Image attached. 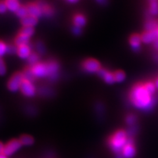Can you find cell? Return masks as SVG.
<instances>
[{"instance_id": "cell-1", "label": "cell", "mask_w": 158, "mask_h": 158, "mask_svg": "<svg viewBox=\"0 0 158 158\" xmlns=\"http://www.w3.org/2000/svg\"><path fill=\"white\" fill-rule=\"evenodd\" d=\"M130 100L132 104L140 110H149L154 105V99L144 85L138 84L131 91Z\"/></svg>"}, {"instance_id": "cell-2", "label": "cell", "mask_w": 158, "mask_h": 158, "mask_svg": "<svg viewBox=\"0 0 158 158\" xmlns=\"http://www.w3.org/2000/svg\"><path fill=\"white\" fill-rule=\"evenodd\" d=\"M128 137L124 130H118L109 138L108 144L111 150L117 154H121L123 148L127 144Z\"/></svg>"}, {"instance_id": "cell-3", "label": "cell", "mask_w": 158, "mask_h": 158, "mask_svg": "<svg viewBox=\"0 0 158 158\" xmlns=\"http://www.w3.org/2000/svg\"><path fill=\"white\" fill-rule=\"evenodd\" d=\"M24 81V78L23 73H17L12 76L9 79L7 84V87L9 90L11 92H17L19 89H21V86L23 82Z\"/></svg>"}, {"instance_id": "cell-4", "label": "cell", "mask_w": 158, "mask_h": 158, "mask_svg": "<svg viewBox=\"0 0 158 158\" xmlns=\"http://www.w3.org/2000/svg\"><path fill=\"white\" fill-rule=\"evenodd\" d=\"M31 69L35 77L42 78L50 76L48 63H38L36 65L32 67Z\"/></svg>"}, {"instance_id": "cell-5", "label": "cell", "mask_w": 158, "mask_h": 158, "mask_svg": "<svg viewBox=\"0 0 158 158\" xmlns=\"http://www.w3.org/2000/svg\"><path fill=\"white\" fill-rule=\"evenodd\" d=\"M22 144L20 142L19 140L17 139H13L10 140L9 142L5 145L3 155L6 156H11L15 153H16L18 150H20V148H21Z\"/></svg>"}, {"instance_id": "cell-6", "label": "cell", "mask_w": 158, "mask_h": 158, "mask_svg": "<svg viewBox=\"0 0 158 158\" xmlns=\"http://www.w3.org/2000/svg\"><path fill=\"white\" fill-rule=\"evenodd\" d=\"M82 67L86 72L90 73H98L102 69L100 63L94 59H86L84 61Z\"/></svg>"}, {"instance_id": "cell-7", "label": "cell", "mask_w": 158, "mask_h": 158, "mask_svg": "<svg viewBox=\"0 0 158 158\" xmlns=\"http://www.w3.org/2000/svg\"><path fill=\"white\" fill-rule=\"evenodd\" d=\"M121 154L125 158H132L136 155V148L131 137L128 138L127 144L123 148Z\"/></svg>"}, {"instance_id": "cell-8", "label": "cell", "mask_w": 158, "mask_h": 158, "mask_svg": "<svg viewBox=\"0 0 158 158\" xmlns=\"http://www.w3.org/2000/svg\"><path fill=\"white\" fill-rule=\"evenodd\" d=\"M20 90L24 96L27 97H32L36 94V88L33 85L32 82L25 80H24L23 82Z\"/></svg>"}, {"instance_id": "cell-9", "label": "cell", "mask_w": 158, "mask_h": 158, "mask_svg": "<svg viewBox=\"0 0 158 158\" xmlns=\"http://www.w3.org/2000/svg\"><path fill=\"white\" fill-rule=\"evenodd\" d=\"M27 8L29 15H31L37 19L41 17L43 14L41 7L36 3H30L27 6Z\"/></svg>"}, {"instance_id": "cell-10", "label": "cell", "mask_w": 158, "mask_h": 158, "mask_svg": "<svg viewBox=\"0 0 158 158\" xmlns=\"http://www.w3.org/2000/svg\"><path fill=\"white\" fill-rule=\"evenodd\" d=\"M157 38V31H146L141 35L142 42L144 44H150L154 42Z\"/></svg>"}, {"instance_id": "cell-11", "label": "cell", "mask_w": 158, "mask_h": 158, "mask_svg": "<svg viewBox=\"0 0 158 158\" xmlns=\"http://www.w3.org/2000/svg\"><path fill=\"white\" fill-rule=\"evenodd\" d=\"M98 75L101 78H102L104 81L107 84H113L115 82L114 73H112L110 71H108L106 69H101L100 71L98 72Z\"/></svg>"}, {"instance_id": "cell-12", "label": "cell", "mask_w": 158, "mask_h": 158, "mask_svg": "<svg viewBox=\"0 0 158 158\" xmlns=\"http://www.w3.org/2000/svg\"><path fill=\"white\" fill-rule=\"evenodd\" d=\"M129 42L132 48L134 49L135 52H138L140 48V44L142 42L141 36L139 34H133L130 38Z\"/></svg>"}, {"instance_id": "cell-13", "label": "cell", "mask_w": 158, "mask_h": 158, "mask_svg": "<svg viewBox=\"0 0 158 158\" xmlns=\"http://www.w3.org/2000/svg\"><path fill=\"white\" fill-rule=\"evenodd\" d=\"M17 53L19 57L21 59H28L32 53L31 49L28 45L18 47Z\"/></svg>"}, {"instance_id": "cell-14", "label": "cell", "mask_w": 158, "mask_h": 158, "mask_svg": "<svg viewBox=\"0 0 158 158\" xmlns=\"http://www.w3.org/2000/svg\"><path fill=\"white\" fill-rule=\"evenodd\" d=\"M38 23V19L28 15L27 16L21 19V24L23 27H34Z\"/></svg>"}, {"instance_id": "cell-15", "label": "cell", "mask_w": 158, "mask_h": 158, "mask_svg": "<svg viewBox=\"0 0 158 158\" xmlns=\"http://www.w3.org/2000/svg\"><path fill=\"white\" fill-rule=\"evenodd\" d=\"M30 42V37L24 35L21 33H19L17 37L15 39V43L17 47H21L23 46L28 45Z\"/></svg>"}, {"instance_id": "cell-16", "label": "cell", "mask_w": 158, "mask_h": 158, "mask_svg": "<svg viewBox=\"0 0 158 158\" xmlns=\"http://www.w3.org/2000/svg\"><path fill=\"white\" fill-rule=\"evenodd\" d=\"M73 23L75 27L82 28L86 24V19L82 15L77 14L73 18Z\"/></svg>"}, {"instance_id": "cell-17", "label": "cell", "mask_w": 158, "mask_h": 158, "mask_svg": "<svg viewBox=\"0 0 158 158\" xmlns=\"http://www.w3.org/2000/svg\"><path fill=\"white\" fill-rule=\"evenodd\" d=\"M9 11L15 13L21 6L18 0H6L5 1Z\"/></svg>"}, {"instance_id": "cell-18", "label": "cell", "mask_w": 158, "mask_h": 158, "mask_svg": "<svg viewBox=\"0 0 158 158\" xmlns=\"http://www.w3.org/2000/svg\"><path fill=\"white\" fill-rule=\"evenodd\" d=\"M19 141L21 143L22 146H31L34 144V140L32 136L28 135H23L19 138Z\"/></svg>"}, {"instance_id": "cell-19", "label": "cell", "mask_w": 158, "mask_h": 158, "mask_svg": "<svg viewBox=\"0 0 158 158\" xmlns=\"http://www.w3.org/2000/svg\"><path fill=\"white\" fill-rule=\"evenodd\" d=\"M23 75L24 80L29 81L31 82H32L34 81V79H35V78H36L35 76L34 75L31 68L26 69L24 71V72L23 73Z\"/></svg>"}, {"instance_id": "cell-20", "label": "cell", "mask_w": 158, "mask_h": 158, "mask_svg": "<svg viewBox=\"0 0 158 158\" xmlns=\"http://www.w3.org/2000/svg\"><path fill=\"white\" fill-rule=\"evenodd\" d=\"M15 14L18 17L21 19H23L24 17H25L26 16H27L28 14L27 6H20V7L18 9L17 11L15 12Z\"/></svg>"}, {"instance_id": "cell-21", "label": "cell", "mask_w": 158, "mask_h": 158, "mask_svg": "<svg viewBox=\"0 0 158 158\" xmlns=\"http://www.w3.org/2000/svg\"><path fill=\"white\" fill-rule=\"evenodd\" d=\"M20 33L31 38L34 34V28L31 27H23L21 28Z\"/></svg>"}, {"instance_id": "cell-22", "label": "cell", "mask_w": 158, "mask_h": 158, "mask_svg": "<svg viewBox=\"0 0 158 158\" xmlns=\"http://www.w3.org/2000/svg\"><path fill=\"white\" fill-rule=\"evenodd\" d=\"M150 13L152 15H158V1L150 2Z\"/></svg>"}, {"instance_id": "cell-23", "label": "cell", "mask_w": 158, "mask_h": 158, "mask_svg": "<svg viewBox=\"0 0 158 158\" xmlns=\"http://www.w3.org/2000/svg\"><path fill=\"white\" fill-rule=\"evenodd\" d=\"M38 60H39V57L38 56V54L35 53H32L31 54V56H30L28 58V62L30 65H32V67L38 63Z\"/></svg>"}, {"instance_id": "cell-24", "label": "cell", "mask_w": 158, "mask_h": 158, "mask_svg": "<svg viewBox=\"0 0 158 158\" xmlns=\"http://www.w3.org/2000/svg\"><path fill=\"white\" fill-rule=\"evenodd\" d=\"M114 77L115 81L117 82H121L125 81L126 78L125 73L122 71H117L115 73H114Z\"/></svg>"}, {"instance_id": "cell-25", "label": "cell", "mask_w": 158, "mask_h": 158, "mask_svg": "<svg viewBox=\"0 0 158 158\" xmlns=\"http://www.w3.org/2000/svg\"><path fill=\"white\" fill-rule=\"evenodd\" d=\"M146 31H157L158 25L157 23L154 21H149L146 24Z\"/></svg>"}, {"instance_id": "cell-26", "label": "cell", "mask_w": 158, "mask_h": 158, "mask_svg": "<svg viewBox=\"0 0 158 158\" xmlns=\"http://www.w3.org/2000/svg\"><path fill=\"white\" fill-rule=\"evenodd\" d=\"M144 87L146 88V90L149 92L150 94L152 96L156 92V86L154 83H152L151 82H148L144 84Z\"/></svg>"}, {"instance_id": "cell-27", "label": "cell", "mask_w": 158, "mask_h": 158, "mask_svg": "<svg viewBox=\"0 0 158 158\" xmlns=\"http://www.w3.org/2000/svg\"><path fill=\"white\" fill-rule=\"evenodd\" d=\"M6 73V65L3 59L0 57V75H4Z\"/></svg>"}, {"instance_id": "cell-28", "label": "cell", "mask_w": 158, "mask_h": 158, "mask_svg": "<svg viewBox=\"0 0 158 158\" xmlns=\"http://www.w3.org/2000/svg\"><path fill=\"white\" fill-rule=\"evenodd\" d=\"M136 121V116L133 115H130L127 117L126 118V122L128 125H134Z\"/></svg>"}, {"instance_id": "cell-29", "label": "cell", "mask_w": 158, "mask_h": 158, "mask_svg": "<svg viewBox=\"0 0 158 158\" xmlns=\"http://www.w3.org/2000/svg\"><path fill=\"white\" fill-rule=\"evenodd\" d=\"M7 46L3 42L0 41V57H2L7 53Z\"/></svg>"}, {"instance_id": "cell-30", "label": "cell", "mask_w": 158, "mask_h": 158, "mask_svg": "<svg viewBox=\"0 0 158 158\" xmlns=\"http://www.w3.org/2000/svg\"><path fill=\"white\" fill-rule=\"evenodd\" d=\"M17 52V48L13 45H9L7 48V53L9 54H14Z\"/></svg>"}, {"instance_id": "cell-31", "label": "cell", "mask_w": 158, "mask_h": 158, "mask_svg": "<svg viewBox=\"0 0 158 158\" xmlns=\"http://www.w3.org/2000/svg\"><path fill=\"white\" fill-rule=\"evenodd\" d=\"M7 10V7L6 4V2L0 1V13H5Z\"/></svg>"}, {"instance_id": "cell-32", "label": "cell", "mask_w": 158, "mask_h": 158, "mask_svg": "<svg viewBox=\"0 0 158 158\" xmlns=\"http://www.w3.org/2000/svg\"><path fill=\"white\" fill-rule=\"evenodd\" d=\"M73 31L74 34H76V35H80L82 32V30H81V28L74 27V28L73 29Z\"/></svg>"}, {"instance_id": "cell-33", "label": "cell", "mask_w": 158, "mask_h": 158, "mask_svg": "<svg viewBox=\"0 0 158 158\" xmlns=\"http://www.w3.org/2000/svg\"><path fill=\"white\" fill-rule=\"evenodd\" d=\"M4 148H5V145L2 142H0V155L3 154Z\"/></svg>"}, {"instance_id": "cell-34", "label": "cell", "mask_w": 158, "mask_h": 158, "mask_svg": "<svg viewBox=\"0 0 158 158\" xmlns=\"http://www.w3.org/2000/svg\"><path fill=\"white\" fill-rule=\"evenodd\" d=\"M96 2H97L98 3H100V4L104 5V4H106V2H107V0H96Z\"/></svg>"}, {"instance_id": "cell-35", "label": "cell", "mask_w": 158, "mask_h": 158, "mask_svg": "<svg viewBox=\"0 0 158 158\" xmlns=\"http://www.w3.org/2000/svg\"><path fill=\"white\" fill-rule=\"evenodd\" d=\"M154 46L156 48L158 49V39H157L154 42Z\"/></svg>"}, {"instance_id": "cell-36", "label": "cell", "mask_w": 158, "mask_h": 158, "mask_svg": "<svg viewBox=\"0 0 158 158\" xmlns=\"http://www.w3.org/2000/svg\"><path fill=\"white\" fill-rule=\"evenodd\" d=\"M67 1H68L69 2L71 3H75L77 2L78 1V0H67Z\"/></svg>"}, {"instance_id": "cell-37", "label": "cell", "mask_w": 158, "mask_h": 158, "mask_svg": "<svg viewBox=\"0 0 158 158\" xmlns=\"http://www.w3.org/2000/svg\"><path fill=\"white\" fill-rule=\"evenodd\" d=\"M154 85H155V86H156V88L158 89V79H157L156 81L155 82V84H154Z\"/></svg>"}, {"instance_id": "cell-38", "label": "cell", "mask_w": 158, "mask_h": 158, "mask_svg": "<svg viewBox=\"0 0 158 158\" xmlns=\"http://www.w3.org/2000/svg\"><path fill=\"white\" fill-rule=\"evenodd\" d=\"M0 158H7V156H6L5 155L2 154V155H0Z\"/></svg>"}, {"instance_id": "cell-39", "label": "cell", "mask_w": 158, "mask_h": 158, "mask_svg": "<svg viewBox=\"0 0 158 158\" xmlns=\"http://www.w3.org/2000/svg\"><path fill=\"white\" fill-rule=\"evenodd\" d=\"M150 2H155V1H158V0H150Z\"/></svg>"}, {"instance_id": "cell-40", "label": "cell", "mask_w": 158, "mask_h": 158, "mask_svg": "<svg viewBox=\"0 0 158 158\" xmlns=\"http://www.w3.org/2000/svg\"><path fill=\"white\" fill-rule=\"evenodd\" d=\"M157 36H158V29H157Z\"/></svg>"}]
</instances>
